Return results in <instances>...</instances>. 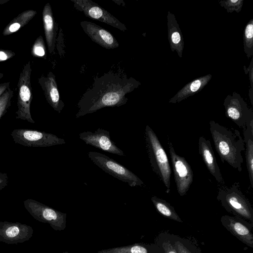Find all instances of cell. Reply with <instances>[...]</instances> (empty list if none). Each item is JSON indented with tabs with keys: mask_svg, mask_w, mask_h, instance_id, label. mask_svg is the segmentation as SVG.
Here are the masks:
<instances>
[{
	"mask_svg": "<svg viewBox=\"0 0 253 253\" xmlns=\"http://www.w3.org/2000/svg\"><path fill=\"white\" fill-rule=\"evenodd\" d=\"M243 44L244 52L249 59L253 55V18L248 22L244 28Z\"/></svg>",
	"mask_w": 253,
	"mask_h": 253,
	"instance_id": "484cf974",
	"label": "cell"
},
{
	"mask_svg": "<svg viewBox=\"0 0 253 253\" xmlns=\"http://www.w3.org/2000/svg\"><path fill=\"white\" fill-rule=\"evenodd\" d=\"M32 68L28 61L22 68L17 84V106L16 118L26 120L30 123L35 122L32 118L30 107L32 101V89L31 83Z\"/></svg>",
	"mask_w": 253,
	"mask_h": 253,
	"instance_id": "8992f818",
	"label": "cell"
},
{
	"mask_svg": "<svg viewBox=\"0 0 253 253\" xmlns=\"http://www.w3.org/2000/svg\"><path fill=\"white\" fill-rule=\"evenodd\" d=\"M11 136L16 143L26 146L48 147L66 143L65 139L54 134L26 129H15Z\"/></svg>",
	"mask_w": 253,
	"mask_h": 253,
	"instance_id": "30bf717a",
	"label": "cell"
},
{
	"mask_svg": "<svg viewBox=\"0 0 253 253\" xmlns=\"http://www.w3.org/2000/svg\"><path fill=\"white\" fill-rule=\"evenodd\" d=\"M87 154L91 161L100 169L130 186L144 185V182L133 172L109 157L97 152L90 151Z\"/></svg>",
	"mask_w": 253,
	"mask_h": 253,
	"instance_id": "5b68a950",
	"label": "cell"
},
{
	"mask_svg": "<svg viewBox=\"0 0 253 253\" xmlns=\"http://www.w3.org/2000/svg\"><path fill=\"white\" fill-rule=\"evenodd\" d=\"M210 130L216 152L222 163L226 162L239 172L242 170V151L245 147L240 131L210 121Z\"/></svg>",
	"mask_w": 253,
	"mask_h": 253,
	"instance_id": "7a4b0ae2",
	"label": "cell"
},
{
	"mask_svg": "<svg viewBox=\"0 0 253 253\" xmlns=\"http://www.w3.org/2000/svg\"><path fill=\"white\" fill-rule=\"evenodd\" d=\"M151 200L155 209L160 214L176 221L182 222L174 208L166 201L156 196H152Z\"/></svg>",
	"mask_w": 253,
	"mask_h": 253,
	"instance_id": "d4e9b609",
	"label": "cell"
},
{
	"mask_svg": "<svg viewBox=\"0 0 253 253\" xmlns=\"http://www.w3.org/2000/svg\"><path fill=\"white\" fill-rule=\"evenodd\" d=\"M144 138L151 169L165 186L166 193H169L171 170L167 155L158 136L148 125L145 128Z\"/></svg>",
	"mask_w": 253,
	"mask_h": 253,
	"instance_id": "3957f363",
	"label": "cell"
},
{
	"mask_svg": "<svg viewBox=\"0 0 253 253\" xmlns=\"http://www.w3.org/2000/svg\"><path fill=\"white\" fill-rule=\"evenodd\" d=\"M42 21L48 50L49 53L52 54L55 47L58 24L55 20L51 5L48 2L43 7Z\"/></svg>",
	"mask_w": 253,
	"mask_h": 253,
	"instance_id": "ac0fdd59",
	"label": "cell"
},
{
	"mask_svg": "<svg viewBox=\"0 0 253 253\" xmlns=\"http://www.w3.org/2000/svg\"><path fill=\"white\" fill-rule=\"evenodd\" d=\"M97 253H164L162 248L156 244L138 243L108 249H103Z\"/></svg>",
	"mask_w": 253,
	"mask_h": 253,
	"instance_id": "44dd1931",
	"label": "cell"
},
{
	"mask_svg": "<svg viewBox=\"0 0 253 253\" xmlns=\"http://www.w3.org/2000/svg\"><path fill=\"white\" fill-rule=\"evenodd\" d=\"M155 242L162 248L164 253H177L169 239L168 232L160 233Z\"/></svg>",
	"mask_w": 253,
	"mask_h": 253,
	"instance_id": "4316f807",
	"label": "cell"
},
{
	"mask_svg": "<svg viewBox=\"0 0 253 253\" xmlns=\"http://www.w3.org/2000/svg\"><path fill=\"white\" fill-rule=\"evenodd\" d=\"M222 225L239 240L253 248V225L237 216L225 215L220 219Z\"/></svg>",
	"mask_w": 253,
	"mask_h": 253,
	"instance_id": "5bb4252c",
	"label": "cell"
},
{
	"mask_svg": "<svg viewBox=\"0 0 253 253\" xmlns=\"http://www.w3.org/2000/svg\"><path fill=\"white\" fill-rule=\"evenodd\" d=\"M168 145L177 191L180 196H184L193 181V172L186 160L175 152L169 141H168Z\"/></svg>",
	"mask_w": 253,
	"mask_h": 253,
	"instance_id": "ba28073f",
	"label": "cell"
},
{
	"mask_svg": "<svg viewBox=\"0 0 253 253\" xmlns=\"http://www.w3.org/2000/svg\"><path fill=\"white\" fill-rule=\"evenodd\" d=\"M168 236L177 253H202L200 248L194 241L169 233Z\"/></svg>",
	"mask_w": 253,
	"mask_h": 253,
	"instance_id": "603a6c76",
	"label": "cell"
},
{
	"mask_svg": "<svg viewBox=\"0 0 253 253\" xmlns=\"http://www.w3.org/2000/svg\"><path fill=\"white\" fill-rule=\"evenodd\" d=\"M3 77V74L0 73V80Z\"/></svg>",
	"mask_w": 253,
	"mask_h": 253,
	"instance_id": "e575fe53",
	"label": "cell"
},
{
	"mask_svg": "<svg viewBox=\"0 0 253 253\" xmlns=\"http://www.w3.org/2000/svg\"><path fill=\"white\" fill-rule=\"evenodd\" d=\"M3 176H0V185H2L3 186H4V177L3 178H0V177H2Z\"/></svg>",
	"mask_w": 253,
	"mask_h": 253,
	"instance_id": "836d02e7",
	"label": "cell"
},
{
	"mask_svg": "<svg viewBox=\"0 0 253 253\" xmlns=\"http://www.w3.org/2000/svg\"><path fill=\"white\" fill-rule=\"evenodd\" d=\"M225 116L239 127L245 129L247 125L253 122V111L239 93L234 92L228 94L223 102Z\"/></svg>",
	"mask_w": 253,
	"mask_h": 253,
	"instance_id": "9c48e42d",
	"label": "cell"
},
{
	"mask_svg": "<svg viewBox=\"0 0 253 253\" xmlns=\"http://www.w3.org/2000/svg\"><path fill=\"white\" fill-rule=\"evenodd\" d=\"M212 75L208 74L197 78L186 84L169 101L170 103L175 104L188 97L194 95L200 91L211 80Z\"/></svg>",
	"mask_w": 253,
	"mask_h": 253,
	"instance_id": "ffe728a7",
	"label": "cell"
},
{
	"mask_svg": "<svg viewBox=\"0 0 253 253\" xmlns=\"http://www.w3.org/2000/svg\"><path fill=\"white\" fill-rule=\"evenodd\" d=\"M33 234V229L29 225L20 222L0 221V241L15 244L28 241Z\"/></svg>",
	"mask_w": 253,
	"mask_h": 253,
	"instance_id": "4fadbf2b",
	"label": "cell"
},
{
	"mask_svg": "<svg viewBox=\"0 0 253 253\" xmlns=\"http://www.w3.org/2000/svg\"><path fill=\"white\" fill-rule=\"evenodd\" d=\"M38 80L47 102L55 111L60 113L65 104L60 97L54 74L49 71L46 76L42 75Z\"/></svg>",
	"mask_w": 253,
	"mask_h": 253,
	"instance_id": "2e32d148",
	"label": "cell"
},
{
	"mask_svg": "<svg viewBox=\"0 0 253 253\" xmlns=\"http://www.w3.org/2000/svg\"><path fill=\"white\" fill-rule=\"evenodd\" d=\"M245 157L250 184L253 187V122L247 125L244 131Z\"/></svg>",
	"mask_w": 253,
	"mask_h": 253,
	"instance_id": "7402d4cb",
	"label": "cell"
},
{
	"mask_svg": "<svg viewBox=\"0 0 253 253\" xmlns=\"http://www.w3.org/2000/svg\"><path fill=\"white\" fill-rule=\"evenodd\" d=\"M10 82H6L0 84V96L9 87Z\"/></svg>",
	"mask_w": 253,
	"mask_h": 253,
	"instance_id": "d6a6232c",
	"label": "cell"
},
{
	"mask_svg": "<svg viewBox=\"0 0 253 253\" xmlns=\"http://www.w3.org/2000/svg\"><path fill=\"white\" fill-rule=\"evenodd\" d=\"M168 40L172 52L176 51L180 58L182 57L184 40L181 31L174 14L168 11L167 15Z\"/></svg>",
	"mask_w": 253,
	"mask_h": 253,
	"instance_id": "d6986e66",
	"label": "cell"
},
{
	"mask_svg": "<svg viewBox=\"0 0 253 253\" xmlns=\"http://www.w3.org/2000/svg\"><path fill=\"white\" fill-rule=\"evenodd\" d=\"M36 14V11L31 9L23 11L7 25L3 31V35L8 36L17 32L27 24Z\"/></svg>",
	"mask_w": 253,
	"mask_h": 253,
	"instance_id": "cb8c5ba5",
	"label": "cell"
},
{
	"mask_svg": "<svg viewBox=\"0 0 253 253\" xmlns=\"http://www.w3.org/2000/svg\"><path fill=\"white\" fill-rule=\"evenodd\" d=\"M15 55V53L9 50H0V62L9 59Z\"/></svg>",
	"mask_w": 253,
	"mask_h": 253,
	"instance_id": "1f68e13d",
	"label": "cell"
},
{
	"mask_svg": "<svg viewBox=\"0 0 253 253\" xmlns=\"http://www.w3.org/2000/svg\"><path fill=\"white\" fill-rule=\"evenodd\" d=\"M24 205L29 213L37 220L48 223L56 231L65 229L66 213L32 199L25 201Z\"/></svg>",
	"mask_w": 253,
	"mask_h": 253,
	"instance_id": "52a82bcc",
	"label": "cell"
},
{
	"mask_svg": "<svg viewBox=\"0 0 253 253\" xmlns=\"http://www.w3.org/2000/svg\"><path fill=\"white\" fill-rule=\"evenodd\" d=\"M68 253V252H64V253Z\"/></svg>",
	"mask_w": 253,
	"mask_h": 253,
	"instance_id": "d590c367",
	"label": "cell"
},
{
	"mask_svg": "<svg viewBox=\"0 0 253 253\" xmlns=\"http://www.w3.org/2000/svg\"><path fill=\"white\" fill-rule=\"evenodd\" d=\"M13 95V91L8 87L0 96V119L10 106Z\"/></svg>",
	"mask_w": 253,
	"mask_h": 253,
	"instance_id": "83f0119b",
	"label": "cell"
},
{
	"mask_svg": "<svg viewBox=\"0 0 253 253\" xmlns=\"http://www.w3.org/2000/svg\"><path fill=\"white\" fill-rule=\"evenodd\" d=\"M141 84L123 71H110L96 76L92 85L82 95L77 103L78 119L105 107H120L128 100L126 95Z\"/></svg>",
	"mask_w": 253,
	"mask_h": 253,
	"instance_id": "6da1fadb",
	"label": "cell"
},
{
	"mask_svg": "<svg viewBox=\"0 0 253 253\" xmlns=\"http://www.w3.org/2000/svg\"><path fill=\"white\" fill-rule=\"evenodd\" d=\"M31 54L35 57H43L46 59V48L42 36H40L35 41L31 49Z\"/></svg>",
	"mask_w": 253,
	"mask_h": 253,
	"instance_id": "f546056e",
	"label": "cell"
},
{
	"mask_svg": "<svg viewBox=\"0 0 253 253\" xmlns=\"http://www.w3.org/2000/svg\"><path fill=\"white\" fill-rule=\"evenodd\" d=\"M80 25L84 32L91 40L102 47L109 49L119 46V43L115 37L105 29L87 21H81Z\"/></svg>",
	"mask_w": 253,
	"mask_h": 253,
	"instance_id": "9a60e30c",
	"label": "cell"
},
{
	"mask_svg": "<svg viewBox=\"0 0 253 253\" xmlns=\"http://www.w3.org/2000/svg\"><path fill=\"white\" fill-rule=\"evenodd\" d=\"M247 72L249 74V80L250 82V87L249 88V96L251 104L253 106V58L250 62V64L247 68Z\"/></svg>",
	"mask_w": 253,
	"mask_h": 253,
	"instance_id": "4dcf8cb0",
	"label": "cell"
},
{
	"mask_svg": "<svg viewBox=\"0 0 253 253\" xmlns=\"http://www.w3.org/2000/svg\"><path fill=\"white\" fill-rule=\"evenodd\" d=\"M74 7L83 12L85 16L97 20L124 32L127 30L126 25L121 22L109 12L91 0H71Z\"/></svg>",
	"mask_w": 253,
	"mask_h": 253,
	"instance_id": "8fae6325",
	"label": "cell"
},
{
	"mask_svg": "<svg viewBox=\"0 0 253 253\" xmlns=\"http://www.w3.org/2000/svg\"><path fill=\"white\" fill-rule=\"evenodd\" d=\"M79 136L87 145L110 153L125 156L124 152L111 139L110 132L107 130L98 128L93 132L87 131L81 132Z\"/></svg>",
	"mask_w": 253,
	"mask_h": 253,
	"instance_id": "7c38bea8",
	"label": "cell"
},
{
	"mask_svg": "<svg viewBox=\"0 0 253 253\" xmlns=\"http://www.w3.org/2000/svg\"><path fill=\"white\" fill-rule=\"evenodd\" d=\"M216 198L227 211L253 225V209L242 193L239 182L219 187Z\"/></svg>",
	"mask_w": 253,
	"mask_h": 253,
	"instance_id": "277c9868",
	"label": "cell"
},
{
	"mask_svg": "<svg viewBox=\"0 0 253 253\" xmlns=\"http://www.w3.org/2000/svg\"><path fill=\"white\" fill-rule=\"evenodd\" d=\"M218 2L228 13H232L234 11L239 13L243 7L244 0H220Z\"/></svg>",
	"mask_w": 253,
	"mask_h": 253,
	"instance_id": "f1b7e54d",
	"label": "cell"
},
{
	"mask_svg": "<svg viewBox=\"0 0 253 253\" xmlns=\"http://www.w3.org/2000/svg\"><path fill=\"white\" fill-rule=\"evenodd\" d=\"M198 150L199 154L210 173L219 184H223V179L210 140L201 136L198 141Z\"/></svg>",
	"mask_w": 253,
	"mask_h": 253,
	"instance_id": "e0dca14e",
	"label": "cell"
}]
</instances>
